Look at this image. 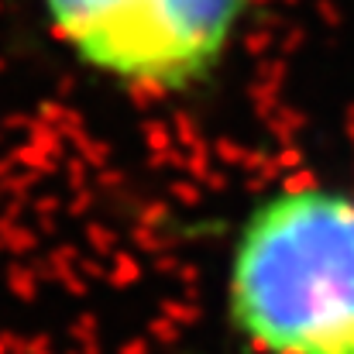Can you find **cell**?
Segmentation results:
<instances>
[{
	"label": "cell",
	"instance_id": "1",
	"mask_svg": "<svg viewBox=\"0 0 354 354\" xmlns=\"http://www.w3.org/2000/svg\"><path fill=\"white\" fill-rule=\"evenodd\" d=\"M234 327L261 354H354V200L286 189L244 224L231 265Z\"/></svg>",
	"mask_w": 354,
	"mask_h": 354
},
{
	"label": "cell",
	"instance_id": "2",
	"mask_svg": "<svg viewBox=\"0 0 354 354\" xmlns=\"http://www.w3.org/2000/svg\"><path fill=\"white\" fill-rule=\"evenodd\" d=\"M244 0H45L93 69L138 86H186L224 52Z\"/></svg>",
	"mask_w": 354,
	"mask_h": 354
}]
</instances>
